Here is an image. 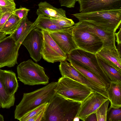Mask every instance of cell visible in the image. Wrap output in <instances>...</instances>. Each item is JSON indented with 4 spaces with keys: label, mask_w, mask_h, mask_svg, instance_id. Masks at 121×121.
Here are the masks:
<instances>
[{
    "label": "cell",
    "mask_w": 121,
    "mask_h": 121,
    "mask_svg": "<svg viewBox=\"0 0 121 121\" xmlns=\"http://www.w3.org/2000/svg\"><path fill=\"white\" fill-rule=\"evenodd\" d=\"M81 103L56 94L48 103L42 121H73Z\"/></svg>",
    "instance_id": "6da1fadb"
},
{
    "label": "cell",
    "mask_w": 121,
    "mask_h": 121,
    "mask_svg": "<svg viewBox=\"0 0 121 121\" xmlns=\"http://www.w3.org/2000/svg\"><path fill=\"white\" fill-rule=\"evenodd\" d=\"M73 15L79 21L91 23L108 31L116 33L117 30L121 26V8L80 12Z\"/></svg>",
    "instance_id": "7a4b0ae2"
},
{
    "label": "cell",
    "mask_w": 121,
    "mask_h": 121,
    "mask_svg": "<svg viewBox=\"0 0 121 121\" xmlns=\"http://www.w3.org/2000/svg\"><path fill=\"white\" fill-rule=\"evenodd\" d=\"M57 82H52L32 92L23 94L22 98L16 106L15 119L18 120L27 112L39 105L48 103L56 94Z\"/></svg>",
    "instance_id": "3957f363"
},
{
    "label": "cell",
    "mask_w": 121,
    "mask_h": 121,
    "mask_svg": "<svg viewBox=\"0 0 121 121\" xmlns=\"http://www.w3.org/2000/svg\"><path fill=\"white\" fill-rule=\"evenodd\" d=\"M55 89L56 94L65 99L81 103L94 91L91 88L68 77L59 78Z\"/></svg>",
    "instance_id": "277c9868"
},
{
    "label": "cell",
    "mask_w": 121,
    "mask_h": 121,
    "mask_svg": "<svg viewBox=\"0 0 121 121\" xmlns=\"http://www.w3.org/2000/svg\"><path fill=\"white\" fill-rule=\"evenodd\" d=\"M17 77L24 84L30 86L46 85L49 78L44 68L32 60L21 63L17 67Z\"/></svg>",
    "instance_id": "5b68a950"
},
{
    "label": "cell",
    "mask_w": 121,
    "mask_h": 121,
    "mask_svg": "<svg viewBox=\"0 0 121 121\" xmlns=\"http://www.w3.org/2000/svg\"><path fill=\"white\" fill-rule=\"evenodd\" d=\"M73 39L78 48L96 54L103 47L102 40L95 34L87 30L81 22L72 26Z\"/></svg>",
    "instance_id": "8992f818"
},
{
    "label": "cell",
    "mask_w": 121,
    "mask_h": 121,
    "mask_svg": "<svg viewBox=\"0 0 121 121\" xmlns=\"http://www.w3.org/2000/svg\"><path fill=\"white\" fill-rule=\"evenodd\" d=\"M66 60L71 63L83 66L92 72L108 86L110 81L101 67L96 54L77 48L67 55Z\"/></svg>",
    "instance_id": "52a82bcc"
},
{
    "label": "cell",
    "mask_w": 121,
    "mask_h": 121,
    "mask_svg": "<svg viewBox=\"0 0 121 121\" xmlns=\"http://www.w3.org/2000/svg\"><path fill=\"white\" fill-rule=\"evenodd\" d=\"M42 31L43 38L41 52L43 59L48 62L52 63L66 60L67 54L60 48L49 32L45 30Z\"/></svg>",
    "instance_id": "ba28073f"
},
{
    "label": "cell",
    "mask_w": 121,
    "mask_h": 121,
    "mask_svg": "<svg viewBox=\"0 0 121 121\" xmlns=\"http://www.w3.org/2000/svg\"><path fill=\"white\" fill-rule=\"evenodd\" d=\"M19 49L10 35L0 41V68L13 67L17 64Z\"/></svg>",
    "instance_id": "9c48e42d"
},
{
    "label": "cell",
    "mask_w": 121,
    "mask_h": 121,
    "mask_svg": "<svg viewBox=\"0 0 121 121\" xmlns=\"http://www.w3.org/2000/svg\"><path fill=\"white\" fill-rule=\"evenodd\" d=\"M43 39L42 30L36 27L29 32L22 43L28 50L30 57L36 62L39 61L42 57Z\"/></svg>",
    "instance_id": "30bf717a"
},
{
    "label": "cell",
    "mask_w": 121,
    "mask_h": 121,
    "mask_svg": "<svg viewBox=\"0 0 121 121\" xmlns=\"http://www.w3.org/2000/svg\"><path fill=\"white\" fill-rule=\"evenodd\" d=\"M108 99V98L104 95L94 91L81 103L76 117L85 121L89 115L95 113L99 107Z\"/></svg>",
    "instance_id": "8fae6325"
},
{
    "label": "cell",
    "mask_w": 121,
    "mask_h": 121,
    "mask_svg": "<svg viewBox=\"0 0 121 121\" xmlns=\"http://www.w3.org/2000/svg\"><path fill=\"white\" fill-rule=\"evenodd\" d=\"M59 69L62 76H66L91 88L108 98L106 91L93 84L69 63L66 60L60 62Z\"/></svg>",
    "instance_id": "7c38bea8"
},
{
    "label": "cell",
    "mask_w": 121,
    "mask_h": 121,
    "mask_svg": "<svg viewBox=\"0 0 121 121\" xmlns=\"http://www.w3.org/2000/svg\"><path fill=\"white\" fill-rule=\"evenodd\" d=\"M80 12H90L121 8V0H76Z\"/></svg>",
    "instance_id": "4fadbf2b"
},
{
    "label": "cell",
    "mask_w": 121,
    "mask_h": 121,
    "mask_svg": "<svg viewBox=\"0 0 121 121\" xmlns=\"http://www.w3.org/2000/svg\"><path fill=\"white\" fill-rule=\"evenodd\" d=\"M48 32L60 48L67 55L78 48L73 38L72 26L61 30Z\"/></svg>",
    "instance_id": "5bb4252c"
},
{
    "label": "cell",
    "mask_w": 121,
    "mask_h": 121,
    "mask_svg": "<svg viewBox=\"0 0 121 121\" xmlns=\"http://www.w3.org/2000/svg\"><path fill=\"white\" fill-rule=\"evenodd\" d=\"M81 22L87 30L95 34L102 40L103 43V48H117L115 44V33L104 30L91 23Z\"/></svg>",
    "instance_id": "9a60e30c"
},
{
    "label": "cell",
    "mask_w": 121,
    "mask_h": 121,
    "mask_svg": "<svg viewBox=\"0 0 121 121\" xmlns=\"http://www.w3.org/2000/svg\"><path fill=\"white\" fill-rule=\"evenodd\" d=\"M36 27L35 23L28 20L27 17L22 19L17 29L10 35L19 48L23 41L29 32Z\"/></svg>",
    "instance_id": "2e32d148"
},
{
    "label": "cell",
    "mask_w": 121,
    "mask_h": 121,
    "mask_svg": "<svg viewBox=\"0 0 121 121\" xmlns=\"http://www.w3.org/2000/svg\"><path fill=\"white\" fill-rule=\"evenodd\" d=\"M96 54L110 65L121 71V53L117 48H103Z\"/></svg>",
    "instance_id": "e0dca14e"
},
{
    "label": "cell",
    "mask_w": 121,
    "mask_h": 121,
    "mask_svg": "<svg viewBox=\"0 0 121 121\" xmlns=\"http://www.w3.org/2000/svg\"><path fill=\"white\" fill-rule=\"evenodd\" d=\"M1 77L4 87L10 95H15L18 87L16 74L10 70H2Z\"/></svg>",
    "instance_id": "ac0fdd59"
},
{
    "label": "cell",
    "mask_w": 121,
    "mask_h": 121,
    "mask_svg": "<svg viewBox=\"0 0 121 121\" xmlns=\"http://www.w3.org/2000/svg\"><path fill=\"white\" fill-rule=\"evenodd\" d=\"M36 14L47 17L59 18H66L65 11L62 9L55 8L49 3L44 1L40 2L38 4Z\"/></svg>",
    "instance_id": "d6986e66"
},
{
    "label": "cell",
    "mask_w": 121,
    "mask_h": 121,
    "mask_svg": "<svg viewBox=\"0 0 121 121\" xmlns=\"http://www.w3.org/2000/svg\"><path fill=\"white\" fill-rule=\"evenodd\" d=\"M121 82H111L106 92L110 102V107H121Z\"/></svg>",
    "instance_id": "ffe728a7"
},
{
    "label": "cell",
    "mask_w": 121,
    "mask_h": 121,
    "mask_svg": "<svg viewBox=\"0 0 121 121\" xmlns=\"http://www.w3.org/2000/svg\"><path fill=\"white\" fill-rule=\"evenodd\" d=\"M70 63L92 83L106 91L109 86L94 73L83 66L73 63Z\"/></svg>",
    "instance_id": "44dd1931"
},
{
    "label": "cell",
    "mask_w": 121,
    "mask_h": 121,
    "mask_svg": "<svg viewBox=\"0 0 121 121\" xmlns=\"http://www.w3.org/2000/svg\"><path fill=\"white\" fill-rule=\"evenodd\" d=\"M99 64L111 82H121V71L109 64L96 54Z\"/></svg>",
    "instance_id": "7402d4cb"
},
{
    "label": "cell",
    "mask_w": 121,
    "mask_h": 121,
    "mask_svg": "<svg viewBox=\"0 0 121 121\" xmlns=\"http://www.w3.org/2000/svg\"><path fill=\"white\" fill-rule=\"evenodd\" d=\"M34 22L36 27L41 30H45L49 32L57 31L68 28L59 26L52 22L49 17L41 15L38 16Z\"/></svg>",
    "instance_id": "603a6c76"
},
{
    "label": "cell",
    "mask_w": 121,
    "mask_h": 121,
    "mask_svg": "<svg viewBox=\"0 0 121 121\" xmlns=\"http://www.w3.org/2000/svg\"><path fill=\"white\" fill-rule=\"evenodd\" d=\"M48 103L42 104L27 112L20 118V121H42Z\"/></svg>",
    "instance_id": "cb8c5ba5"
},
{
    "label": "cell",
    "mask_w": 121,
    "mask_h": 121,
    "mask_svg": "<svg viewBox=\"0 0 121 121\" xmlns=\"http://www.w3.org/2000/svg\"><path fill=\"white\" fill-rule=\"evenodd\" d=\"M2 70L0 69V102L1 108L9 109L14 106L15 99V95H9L4 87L1 77Z\"/></svg>",
    "instance_id": "d4e9b609"
},
{
    "label": "cell",
    "mask_w": 121,
    "mask_h": 121,
    "mask_svg": "<svg viewBox=\"0 0 121 121\" xmlns=\"http://www.w3.org/2000/svg\"><path fill=\"white\" fill-rule=\"evenodd\" d=\"M22 19H20L13 13L0 30V31L4 32L6 35H11L18 28Z\"/></svg>",
    "instance_id": "484cf974"
},
{
    "label": "cell",
    "mask_w": 121,
    "mask_h": 121,
    "mask_svg": "<svg viewBox=\"0 0 121 121\" xmlns=\"http://www.w3.org/2000/svg\"><path fill=\"white\" fill-rule=\"evenodd\" d=\"M16 6L14 0H0V17L7 12H13Z\"/></svg>",
    "instance_id": "4316f807"
},
{
    "label": "cell",
    "mask_w": 121,
    "mask_h": 121,
    "mask_svg": "<svg viewBox=\"0 0 121 121\" xmlns=\"http://www.w3.org/2000/svg\"><path fill=\"white\" fill-rule=\"evenodd\" d=\"M121 121V107L108 108L106 121Z\"/></svg>",
    "instance_id": "83f0119b"
},
{
    "label": "cell",
    "mask_w": 121,
    "mask_h": 121,
    "mask_svg": "<svg viewBox=\"0 0 121 121\" xmlns=\"http://www.w3.org/2000/svg\"><path fill=\"white\" fill-rule=\"evenodd\" d=\"M51 20L57 25L63 28H67L73 26L75 23L70 19L66 18L50 17Z\"/></svg>",
    "instance_id": "f1b7e54d"
},
{
    "label": "cell",
    "mask_w": 121,
    "mask_h": 121,
    "mask_svg": "<svg viewBox=\"0 0 121 121\" xmlns=\"http://www.w3.org/2000/svg\"><path fill=\"white\" fill-rule=\"evenodd\" d=\"M110 102L108 99L103 103L97 109L95 113L97 121H106L108 107Z\"/></svg>",
    "instance_id": "f546056e"
},
{
    "label": "cell",
    "mask_w": 121,
    "mask_h": 121,
    "mask_svg": "<svg viewBox=\"0 0 121 121\" xmlns=\"http://www.w3.org/2000/svg\"><path fill=\"white\" fill-rule=\"evenodd\" d=\"M30 9L25 8L21 7L18 9H16L13 12V14L22 19L27 17L28 12Z\"/></svg>",
    "instance_id": "4dcf8cb0"
},
{
    "label": "cell",
    "mask_w": 121,
    "mask_h": 121,
    "mask_svg": "<svg viewBox=\"0 0 121 121\" xmlns=\"http://www.w3.org/2000/svg\"><path fill=\"white\" fill-rule=\"evenodd\" d=\"M76 0H59V2L61 6L68 8L74 7Z\"/></svg>",
    "instance_id": "1f68e13d"
},
{
    "label": "cell",
    "mask_w": 121,
    "mask_h": 121,
    "mask_svg": "<svg viewBox=\"0 0 121 121\" xmlns=\"http://www.w3.org/2000/svg\"><path fill=\"white\" fill-rule=\"evenodd\" d=\"M13 12H7L2 15L0 17V30L3 27L8 18L13 13Z\"/></svg>",
    "instance_id": "d6a6232c"
},
{
    "label": "cell",
    "mask_w": 121,
    "mask_h": 121,
    "mask_svg": "<svg viewBox=\"0 0 121 121\" xmlns=\"http://www.w3.org/2000/svg\"><path fill=\"white\" fill-rule=\"evenodd\" d=\"M115 35L116 37V41L118 45H121V28L120 27L119 31L117 33H115Z\"/></svg>",
    "instance_id": "836d02e7"
},
{
    "label": "cell",
    "mask_w": 121,
    "mask_h": 121,
    "mask_svg": "<svg viewBox=\"0 0 121 121\" xmlns=\"http://www.w3.org/2000/svg\"><path fill=\"white\" fill-rule=\"evenodd\" d=\"M85 121H97L95 113H93L89 115L86 118Z\"/></svg>",
    "instance_id": "e575fe53"
},
{
    "label": "cell",
    "mask_w": 121,
    "mask_h": 121,
    "mask_svg": "<svg viewBox=\"0 0 121 121\" xmlns=\"http://www.w3.org/2000/svg\"><path fill=\"white\" fill-rule=\"evenodd\" d=\"M6 35L4 32L0 31V41L6 37Z\"/></svg>",
    "instance_id": "d590c367"
},
{
    "label": "cell",
    "mask_w": 121,
    "mask_h": 121,
    "mask_svg": "<svg viewBox=\"0 0 121 121\" xmlns=\"http://www.w3.org/2000/svg\"><path fill=\"white\" fill-rule=\"evenodd\" d=\"M4 118L3 116L0 114V121H4Z\"/></svg>",
    "instance_id": "8d00e7d4"
},
{
    "label": "cell",
    "mask_w": 121,
    "mask_h": 121,
    "mask_svg": "<svg viewBox=\"0 0 121 121\" xmlns=\"http://www.w3.org/2000/svg\"><path fill=\"white\" fill-rule=\"evenodd\" d=\"M79 118L77 117H76L74 119L73 121H79Z\"/></svg>",
    "instance_id": "74e56055"
},
{
    "label": "cell",
    "mask_w": 121,
    "mask_h": 121,
    "mask_svg": "<svg viewBox=\"0 0 121 121\" xmlns=\"http://www.w3.org/2000/svg\"><path fill=\"white\" fill-rule=\"evenodd\" d=\"M1 108V104L0 102V108Z\"/></svg>",
    "instance_id": "f35d334b"
}]
</instances>
